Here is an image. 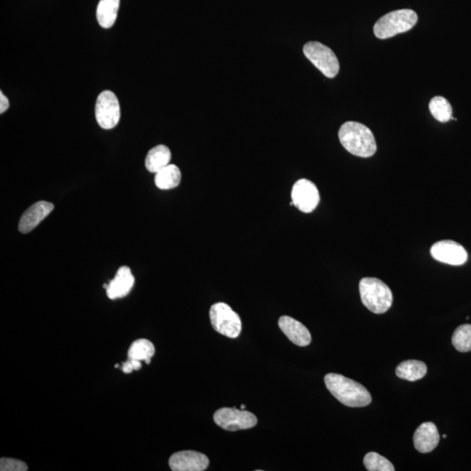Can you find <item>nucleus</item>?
<instances>
[{
	"label": "nucleus",
	"mask_w": 471,
	"mask_h": 471,
	"mask_svg": "<svg viewBox=\"0 0 471 471\" xmlns=\"http://www.w3.org/2000/svg\"><path fill=\"white\" fill-rule=\"evenodd\" d=\"M28 466L21 460L13 458H1L0 460V470L1 471H26Z\"/></svg>",
	"instance_id": "nucleus-24"
},
{
	"label": "nucleus",
	"mask_w": 471,
	"mask_h": 471,
	"mask_svg": "<svg viewBox=\"0 0 471 471\" xmlns=\"http://www.w3.org/2000/svg\"><path fill=\"white\" fill-rule=\"evenodd\" d=\"M134 285V277L128 267L118 269L115 278L107 284V295L110 300H117L127 296Z\"/></svg>",
	"instance_id": "nucleus-14"
},
{
	"label": "nucleus",
	"mask_w": 471,
	"mask_h": 471,
	"mask_svg": "<svg viewBox=\"0 0 471 471\" xmlns=\"http://www.w3.org/2000/svg\"><path fill=\"white\" fill-rule=\"evenodd\" d=\"M440 435L438 429L433 422L428 421L419 426L414 434V448L421 453H429L438 445Z\"/></svg>",
	"instance_id": "nucleus-15"
},
{
	"label": "nucleus",
	"mask_w": 471,
	"mask_h": 471,
	"mask_svg": "<svg viewBox=\"0 0 471 471\" xmlns=\"http://www.w3.org/2000/svg\"><path fill=\"white\" fill-rule=\"evenodd\" d=\"M240 409H245V405H241Z\"/></svg>",
	"instance_id": "nucleus-27"
},
{
	"label": "nucleus",
	"mask_w": 471,
	"mask_h": 471,
	"mask_svg": "<svg viewBox=\"0 0 471 471\" xmlns=\"http://www.w3.org/2000/svg\"><path fill=\"white\" fill-rule=\"evenodd\" d=\"M213 418L216 425L228 431H245L257 424L255 414L237 407H223L216 411Z\"/></svg>",
	"instance_id": "nucleus-7"
},
{
	"label": "nucleus",
	"mask_w": 471,
	"mask_h": 471,
	"mask_svg": "<svg viewBox=\"0 0 471 471\" xmlns=\"http://www.w3.org/2000/svg\"><path fill=\"white\" fill-rule=\"evenodd\" d=\"M362 303L373 313H386L391 308L392 294L386 284L376 278H364L360 281Z\"/></svg>",
	"instance_id": "nucleus-3"
},
{
	"label": "nucleus",
	"mask_w": 471,
	"mask_h": 471,
	"mask_svg": "<svg viewBox=\"0 0 471 471\" xmlns=\"http://www.w3.org/2000/svg\"><path fill=\"white\" fill-rule=\"evenodd\" d=\"M209 320L213 328L220 335L231 339L238 338L240 335L241 318L226 303L219 302L211 306Z\"/></svg>",
	"instance_id": "nucleus-5"
},
{
	"label": "nucleus",
	"mask_w": 471,
	"mask_h": 471,
	"mask_svg": "<svg viewBox=\"0 0 471 471\" xmlns=\"http://www.w3.org/2000/svg\"><path fill=\"white\" fill-rule=\"evenodd\" d=\"M395 373L399 378L416 381L424 378L427 373V366L420 361H406L396 368Z\"/></svg>",
	"instance_id": "nucleus-19"
},
{
	"label": "nucleus",
	"mask_w": 471,
	"mask_h": 471,
	"mask_svg": "<svg viewBox=\"0 0 471 471\" xmlns=\"http://www.w3.org/2000/svg\"><path fill=\"white\" fill-rule=\"evenodd\" d=\"M366 469L369 471H394L395 467L390 461L383 455L376 453V452H369L365 455L364 460Z\"/></svg>",
	"instance_id": "nucleus-23"
},
{
	"label": "nucleus",
	"mask_w": 471,
	"mask_h": 471,
	"mask_svg": "<svg viewBox=\"0 0 471 471\" xmlns=\"http://www.w3.org/2000/svg\"><path fill=\"white\" fill-rule=\"evenodd\" d=\"M181 179L180 169L175 164H169L163 170L157 172L155 183L157 188L160 190H171L180 185Z\"/></svg>",
	"instance_id": "nucleus-18"
},
{
	"label": "nucleus",
	"mask_w": 471,
	"mask_h": 471,
	"mask_svg": "<svg viewBox=\"0 0 471 471\" xmlns=\"http://www.w3.org/2000/svg\"><path fill=\"white\" fill-rule=\"evenodd\" d=\"M452 344L459 352L471 351V325L465 324L455 329L452 336Z\"/></svg>",
	"instance_id": "nucleus-22"
},
{
	"label": "nucleus",
	"mask_w": 471,
	"mask_h": 471,
	"mask_svg": "<svg viewBox=\"0 0 471 471\" xmlns=\"http://www.w3.org/2000/svg\"><path fill=\"white\" fill-rule=\"evenodd\" d=\"M169 465L173 471H204L208 468L209 461L200 452L185 450L172 455Z\"/></svg>",
	"instance_id": "nucleus-11"
},
{
	"label": "nucleus",
	"mask_w": 471,
	"mask_h": 471,
	"mask_svg": "<svg viewBox=\"0 0 471 471\" xmlns=\"http://www.w3.org/2000/svg\"><path fill=\"white\" fill-rule=\"evenodd\" d=\"M306 57L313 63L325 76L335 78L339 71L337 56L330 48L316 41L306 43L303 48Z\"/></svg>",
	"instance_id": "nucleus-6"
},
{
	"label": "nucleus",
	"mask_w": 471,
	"mask_h": 471,
	"mask_svg": "<svg viewBox=\"0 0 471 471\" xmlns=\"http://www.w3.org/2000/svg\"><path fill=\"white\" fill-rule=\"evenodd\" d=\"M340 144L351 154L370 157L376 154L377 145L372 131L356 122H347L339 130Z\"/></svg>",
	"instance_id": "nucleus-2"
},
{
	"label": "nucleus",
	"mask_w": 471,
	"mask_h": 471,
	"mask_svg": "<svg viewBox=\"0 0 471 471\" xmlns=\"http://www.w3.org/2000/svg\"><path fill=\"white\" fill-rule=\"evenodd\" d=\"M279 327L291 342L298 347L308 346L312 335L304 325L290 316H282L279 320Z\"/></svg>",
	"instance_id": "nucleus-13"
},
{
	"label": "nucleus",
	"mask_w": 471,
	"mask_h": 471,
	"mask_svg": "<svg viewBox=\"0 0 471 471\" xmlns=\"http://www.w3.org/2000/svg\"><path fill=\"white\" fill-rule=\"evenodd\" d=\"M54 205L50 202L40 201L33 204L24 212L18 223V230L21 233H29L35 230L43 220L54 211Z\"/></svg>",
	"instance_id": "nucleus-12"
},
{
	"label": "nucleus",
	"mask_w": 471,
	"mask_h": 471,
	"mask_svg": "<svg viewBox=\"0 0 471 471\" xmlns=\"http://www.w3.org/2000/svg\"><path fill=\"white\" fill-rule=\"evenodd\" d=\"M319 190L308 179H301L294 183L291 190V201L295 207L304 213H311L320 204Z\"/></svg>",
	"instance_id": "nucleus-9"
},
{
	"label": "nucleus",
	"mask_w": 471,
	"mask_h": 471,
	"mask_svg": "<svg viewBox=\"0 0 471 471\" xmlns=\"http://www.w3.org/2000/svg\"><path fill=\"white\" fill-rule=\"evenodd\" d=\"M120 0H100L97 6L96 18L103 28H110L117 21Z\"/></svg>",
	"instance_id": "nucleus-17"
},
{
	"label": "nucleus",
	"mask_w": 471,
	"mask_h": 471,
	"mask_svg": "<svg viewBox=\"0 0 471 471\" xmlns=\"http://www.w3.org/2000/svg\"><path fill=\"white\" fill-rule=\"evenodd\" d=\"M9 106L8 99H7V97L2 92H0V113H5L8 110Z\"/></svg>",
	"instance_id": "nucleus-26"
},
{
	"label": "nucleus",
	"mask_w": 471,
	"mask_h": 471,
	"mask_svg": "<svg viewBox=\"0 0 471 471\" xmlns=\"http://www.w3.org/2000/svg\"><path fill=\"white\" fill-rule=\"evenodd\" d=\"M429 111L434 118L440 122H447L452 119V107L443 96H436L429 103Z\"/></svg>",
	"instance_id": "nucleus-21"
},
{
	"label": "nucleus",
	"mask_w": 471,
	"mask_h": 471,
	"mask_svg": "<svg viewBox=\"0 0 471 471\" xmlns=\"http://www.w3.org/2000/svg\"><path fill=\"white\" fill-rule=\"evenodd\" d=\"M156 349L154 344L146 339L136 340L130 346L128 356L131 360L145 361L146 364L151 362V358L154 356Z\"/></svg>",
	"instance_id": "nucleus-20"
},
{
	"label": "nucleus",
	"mask_w": 471,
	"mask_h": 471,
	"mask_svg": "<svg viewBox=\"0 0 471 471\" xmlns=\"http://www.w3.org/2000/svg\"><path fill=\"white\" fill-rule=\"evenodd\" d=\"M95 117L104 129H114L121 118V107L117 95L111 91L100 93L95 104Z\"/></svg>",
	"instance_id": "nucleus-8"
},
{
	"label": "nucleus",
	"mask_w": 471,
	"mask_h": 471,
	"mask_svg": "<svg viewBox=\"0 0 471 471\" xmlns=\"http://www.w3.org/2000/svg\"><path fill=\"white\" fill-rule=\"evenodd\" d=\"M434 259L450 265H462L468 260V253L463 245L452 240L436 242L431 249Z\"/></svg>",
	"instance_id": "nucleus-10"
},
{
	"label": "nucleus",
	"mask_w": 471,
	"mask_h": 471,
	"mask_svg": "<svg viewBox=\"0 0 471 471\" xmlns=\"http://www.w3.org/2000/svg\"><path fill=\"white\" fill-rule=\"evenodd\" d=\"M416 12L410 9L392 11L384 15L373 26V33L378 39L391 38L399 33H406L417 23Z\"/></svg>",
	"instance_id": "nucleus-4"
},
{
	"label": "nucleus",
	"mask_w": 471,
	"mask_h": 471,
	"mask_svg": "<svg viewBox=\"0 0 471 471\" xmlns=\"http://www.w3.org/2000/svg\"><path fill=\"white\" fill-rule=\"evenodd\" d=\"M171 160V152L165 145H157L149 151L146 156L145 166L151 173L163 170L169 165Z\"/></svg>",
	"instance_id": "nucleus-16"
},
{
	"label": "nucleus",
	"mask_w": 471,
	"mask_h": 471,
	"mask_svg": "<svg viewBox=\"0 0 471 471\" xmlns=\"http://www.w3.org/2000/svg\"><path fill=\"white\" fill-rule=\"evenodd\" d=\"M141 368V361L136 360H131L129 359L128 361L123 364L122 365V372L125 373H130L134 371V370H139Z\"/></svg>",
	"instance_id": "nucleus-25"
},
{
	"label": "nucleus",
	"mask_w": 471,
	"mask_h": 471,
	"mask_svg": "<svg viewBox=\"0 0 471 471\" xmlns=\"http://www.w3.org/2000/svg\"><path fill=\"white\" fill-rule=\"evenodd\" d=\"M443 438H446L447 435H443Z\"/></svg>",
	"instance_id": "nucleus-28"
},
{
	"label": "nucleus",
	"mask_w": 471,
	"mask_h": 471,
	"mask_svg": "<svg viewBox=\"0 0 471 471\" xmlns=\"http://www.w3.org/2000/svg\"><path fill=\"white\" fill-rule=\"evenodd\" d=\"M325 383L331 394L343 405L361 407L370 405L371 395L364 386L354 380L338 373H328L325 376Z\"/></svg>",
	"instance_id": "nucleus-1"
}]
</instances>
